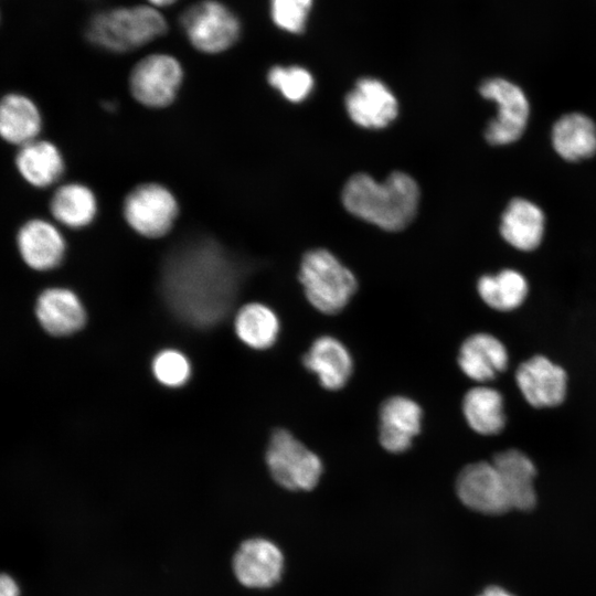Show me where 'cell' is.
<instances>
[{
    "label": "cell",
    "mask_w": 596,
    "mask_h": 596,
    "mask_svg": "<svg viewBox=\"0 0 596 596\" xmlns=\"http://www.w3.org/2000/svg\"><path fill=\"white\" fill-rule=\"evenodd\" d=\"M456 492L466 507L477 512L500 514L511 509L492 461H477L464 467L456 479Z\"/></svg>",
    "instance_id": "11"
},
{
    "label": "cell",
    "mask_w": 596,
    "mask_h": 596,
    "mask_svg": "<svg viewBox=\"0 0 596 596\" xmlns=\"http://www.w3.org/2000/svg\"><path fill=\"white\" fill-rule=\"evenodd\" d=\"M243 269L216 242L181 245L166 259L161 291L171 312L195 328L221 322L237 297Z\"/></svg>",
    "instance_id": "1"
},
{
    "label": "cell",
    "mask_w": 596,
    "mask_h": 596,
    "mask_svg": "<svg viewBox=\"0 0 596 596\" xmlns=\"http://www.w3.org/2000/svg\"><path fill=\"white\" fill-rule=\"evenodd\" d=\"M545 215L534 202L514 198L507 205L500 220L502 238L515 249L532 252L544 237Z\"/></svg>",
    "instance_id": "18"
},
{
    "label": "cell",
    "mask_w": 596,
    "mask_h": 596,
    "mask_svg": "<svg viewBox=\"0 0 596 596\" xmlns=\"http://www.w3.org/2000/svg\"><path fill=\"white\" fill-rule=\"evenodd\" d=\"M156 379L169 387H178L188 382L191 365L188 358L178 350L168 349L159 352L152 362Z\"/></svg>",
    "instance_id": "30"
},
{
    "label": "cell",
    "mask_w": 596,
    "mask_h": 596,
    "mask_svg": "<svg viewBox=\"0 0 596 596\" xmlns=\"http://www.w3.org/2000/svg\"><path fill=\"white\" fill-rule=\"evenodd\" d=\"M183 77V66L174 55L157 52L143 56L132 66L128 85L136 102L159 109L174 102Z\"/></svg>",
    "instance_id": "7"
},
{
    "label": "cell",
    "mask_w": 596,
    "mask_h": 596,
    "mask_svg": "<svg viewBox=\"0 0 596 596\" xmlns=\"http://www.w3.org/2000/svg\"><path fill=\"white\" fill-rule=\"evenodd\" d=\"M50 212L56 223L78 230L89 225L97 214V200L88 187L77 182L60 185L50 201Z\"/></svg>",
    "instance_id": "24"
},
{
    "label": "cell",
    "mask_w": 596,
    "mask_h": 596,
    "mask_svg": "<svg viewBox=\"0 0 596 596\" xmlns=\"http://www.w3.org/2000/svg\"><path fill=\"white\" fill-rule=\"evenodd\" d=\"M15 167L25 182L40 189L56 183L65 168L60 149L39 138L19 147Z\"/></svg>",
    "instance_id": "22"
},
{
    "label": "cell",
    "mask_w": 596,
    "mask_h": 596,
    "mask_svg": "<svg viewBox=\"0 0 596 596\" xmlns=\"http://www.w3.org/2000/svg\"><path fill=\"white\" fill-rule=\"evenodd\" d=\"M22 260L34 270H51L64 259L66 241L60 228L44 219L25 222L17 234Z\"/></svg>",
    "instance_id": "14"
},
{
    "label": "cell",
    "mask_w": 596,
    "mask_h": 596,
    "mask_svg": "<svg viewBox=\"0 0 596 596\" xmlns=\"http://www.w3.org/2000/svg\"><path fill=\"white\" fill-rule=\"evenodd\" d=\"M265 458L274 481L287 490H311L322 475L319 456L283 428L272 434Z\"/></svg>",
    "instance_id": "6"
},
{
    "label": "cell",
    "mask_w": 596,
    "mask_h": 596,
    "mask_svg": "<svg viewBox=\"0 0 596 596\" xmlns=\"http://www.w3.org/2000/svg\"><path fill=\"white\" fill-rule=\"evenodd\" d=\"M462 413L469 427L480 435H497L505 426L502 394L487 385L475 386L465 394Z\"/></svg>",
    "instance_id": "25"
},
{
    "label": "cell",
    "mask_w": 596,
    "mask_h": 596,
    "mask_svg": "<svg viewBox=\"0 0 596 596\" xmlns=\"http://www.w3.org/2000/svg\"><path fill=\"white\" fill-rule=\"evenodd\" d=\"M179 23L190 45L210 55L233 47L243 30L237 13L220 0L192 3L181 13Z\"/></svg>",
    "instance_id": "5"
},
{
    "label": "cell",
    "mask_w": 596,
    "mask_h": 596,
    "mask_svg": "<svg viewBox=\"0 0 596 596\" xmlns=\"http://www.w3.org/2000/svg\"><path fill=\"white\" fill-rule=\"evenodd\" d=\"M551 141L554 151L565 161L577 162L596 155V124L583 113H568L553 125Z\"/></svg>",
    "instance_id": "21"
},
{
    "label": "cell",
    "mask_w": 596,
    "mask_h": 596,
    "mask_svg": "<svg viewBox=\"0 0 596 596\" xmlns=\"http://www.w3.org/2000/svg\"><path fill=\"white\" fill-rule=\"evenodd\" d=\"M492 462L501 477L511 509H533L536 503V469L529 456L519 449L510 448L496 454Z\"/></svg>",
    "instance_id": "20"
},
{
    "label": "cell",
    "mask_w": 596,
    "mask_h": 596,
    "mask_svg": "<svg viewBox=\"0 0 596 596\" xmlns=\"http://www.w3.org/2000/svg\"><path fill=\"white\" fill-rule=\"evenodd\" d=\"M315 0H269L272 23L280 31L298 35L305 32Z\"/></svg>",
    "instance_id": "29"
},
{
    "label": "cell",
    "mask_w": 596,
    "mask_h": 596,
    "mask_svg": "<svg viewBox=\"0 0 596 596\" xmlns=\"http://www.w3.org/2000/svg\"><path fill=\"white\" fill-rule=\"evenodd\" d=\"M42 116L36 104L28 96L10 93L0 99V137L15 146L39 138Z\"/></svg>",
    "instance_id": "23"
},
{
    "label": "cell",
    "mask_w": 596,
    "mask_h": 596,
    "mask_svg": "<svg viewBox=\"0 0 596 596\" xmlns=\"http://www.w3.org/2000/svg\"><path fill=\"white\" fill-rule=\"evenodd\" d=\"M299 280L310 305L326 315L341 311L358 287L353 273L324 248L310 249L304 255Z\"/></svg>",
    "instance_id": "4"
},
{
    "label": "cell",
    "mask_w": 596,
    "mask_h": 596,
    "mask_svg": "<svg viewBox=\"0 0 596 596\" xmlns=\"http://www.w3.org/2000/svg\"><path fill=\"white\" fill-rule=\"evenodd\" d=\"M167 31L161 10L145 3L102 10L89 19L85 33L94 46L123 54L156 41Z\"/></svg>",
    "instance_id": "3"
},
{
    "label": "cell",
    "mask_w": 596,
    "mask_h": 596,
    "mask_svg": "<svg viewBox=\"0 0 596 596\" xmlns=\"http://www.w3.org/2000/svg\"><path fill=\"white\" fill-rule=\"evenodd\" d=\"M345 109L353 123L368 129H380L392 123L398 114L397 99L382 81L360 78L347 94Z\"/></svg>",
    "instance_id": "13"
},
{
    "label": "cell",
    "mask_w": 596,
    "mask_h": 596,
    "mask_svg": "<svg viewBox=\"0 0 596 596\" xmlns=\"http://www.w3.org/2000/svg\"><path fill=\"white\" fill-rule=\"evenodd\" d=\"M478 596H513L505 589L499 586H490L486 588L480 595Z\"/></svg>",
    "instance_id": "32"
},
{
    "label": "cell",
    "mask_w": 596,
    "mask_h": 596,
    "mask_svg": "<svg viewBox=\"0 0 596 596\" xmlns=\"http://www.w3.org/2000/svg\"><path fill=\"white\" fill-rule=\"evenodd\" d=\"M457 361L465 375L485 383L505 370L509 354L498 338L487 332H477L461 343Z\"/></svg>",
    "instance_id": "17"
},
{
    "label": "cell",
    "mask_w": 596,
    "mask_h": 596,
    "mask_svg": "<svg viewBox=\"0 0 596 596\" xmlns=\"http://www.w3.org/2000/svg\"><path fill=\"white\" fill-rule=\"evenodd\" d=\"M515 381L524 400L533 407H554L565 400L567 374L544 355L522 362L515 372Z\"/></svg>",
    "instance_id": "12"
},
{
    "label": "cell",
    "mask_w": 596,
    "mask_h": 596,
    "mask_svg": "<svg viewBox=\"0 0 596 596\" xmlns=\"http://www.w3.org/2000/svg\"><path fill=\"white\" fill-rule=\"evenodd\" d=\"M123 214L137 234L146 238H160L172 230L179 214V204L174 194L164 185L142 183L126 195Z\"/></svg>",
    "instance_id": "9"
},
{
    "label": "cell",
    "mask_w": 596,
    "mask_h": 596,
    "mask_svg": "<svg viewBox=\"0 0 596 596\" xmlns=\"http://www.w3.org/2000/svg\"><path fill=\"white\" fill-rule=\"evenodd\" d=\"M479 94L497 105V116L485 129L486 140L492 146L519 140L530 117V103L524 91L507 78L490 77L480 84Z\"/></svg>",
    "instance_id": "8"
},
{
    "label": "cell",
    "mask_w": 596,
    "mask_h": 596,
    "mask_svg": "<svg viewBox=\"0 0 596 596\" xmlns=\"http://www.w3.org/2000/svg\"><path fill=\"white\" fill-rule=\"evenodd\" d=\"M423 411L409 397L395 395L385 400L379 413V440L390 453L407 450L421 432Z\"/></svg>",
    "instance_id": "15"
},
{
    "label": "cell",
    "mask_w": 596,
    "mask_h": 596,
    "mask_svg": "<svg viewBox=\"0 0 596 596\" xmlns=\"http://www.w3.org/2000/svg\"><path fill=\"white\" fill-rule=\"evenodd\" d=\"M146 1H147V4L161 10L162 8H167L174 4L178 0H146Z\"/></svg>",
    "instance_id": "33"
},
{
    "label": "cell",
    "mask_w": 596,
    "mask_h": 596,
    "mask_svg": "<svg viewBox=\"0 0 596 596\" xmlns=\"http://www.w3.org/2000/svg\"><path fill=\"white\" fill-rule=\"evenodd\" d=\"M0 596H20L19 584L6 573H0Z\"/></svg>",
    "instance_id": "31"
},
{
    "label": "cell",
    "mask_w": 596,
    "mask_h": 596,
    "mask_svg": "<svg viewBox=\"0 0 596 596\" xmlns=\"http://www.w3.org/2000/svg\"><path fill=\"white\" fill-rule=\"evenodd\" d=\"M234 327L240 340L257 350L270 348L279 333L277 315L260 302L243 306L236 313Z\"/></svg>",
    "instance_id": "27"
},
{
    "label": "cell",
    "mask_w": 596,
    "mask_h": 596,
    "mask_svg": "<svg viewBox=\"0 0 596 596\" xmlns=\"http://www.w3.org/2000/svg\"><path fill=\"white\" fill-rule=\"evenodd\" d=\"M285 557L279 546L264 536H251L235 549L231 568L237 583L248 589H267L283 576Z\"/></svg>",
    "instance_id": "10"
},
{
    "label": "cell",
    "mask_w": 596,
    "mask_h": 596,
    "mask_svg": "<svg viewBox=\"0 0 596 596\" xmlns=\"http://www.w3.org/2000/svg\"><path fill=\"white\" fill-rule=\"evenodd\" d=\"M304 365L327 390L336 391L349 381L353 362L344 344L331 336L317 338L302 358Z\"/></svg>",
    "instance_id": "19"
},
{
    "label": "cell",
    "mask_w": 596,
    "mask_h": 596,
    "mask_svg": "<svg viewBox=\"0 0 596 596\" xmlns=\"http://www.w3.org/2000/svg\"><path fill=\"white\" fill-rule=\"evenodd\" d=\"M35 315L42 328L55 337L72 334L86 321V312L77 295L62 287L47 288L39 296Z\"/></svg>",
    "instance_id": "16"
},
{
    "label": "cell",
    "mask_w": 596,
    "mask_h": 596,
    "mask_svg": "<svg viewBox=\"0 0 596 596\" xmlns=\"http://www.w3.org/2000/svg\"><path fill=\"white\" fill-rule=\"evenodd\" d=\"M482 301L498 311H511L526 299L529 284L518 270L505 268L497 274L482 275L477 283Z\"/></svg>",
    "instance_id": "26"
},
{
    "label": "cell",
    "mask_w": 596,
    "mask_h": 596,
    "mask_svg": "<svg viewBox=\"0 0 596 596\" xmlns=\"http://www.w3.org/2000/svg\"><path fill=\"white\" fill-rule=\"evenodd\" d=\"M419 188L405 172L394 171L383 182L366 173L352 175L342 189L341 200L352 215L385 231H401L415 217Z\"/></svg>",
    "instance_id": "2"
},
{
    "label": "cell",
    "mask_w": 596,
    "mask_h": 596,
    "mask_svg": "<svg viewBox=\"0 0 596 596\" xmlns=\"http://www.w3.org/2000/svg\"><path fill=\"white\" fill-rule=\"evenodd\" d=\"M267 82L291 103L305 100L315 86L312 74L299 65L272 66L267 72Z\"/></svg>",
    "instance_id": "28"
}]
</instances>
